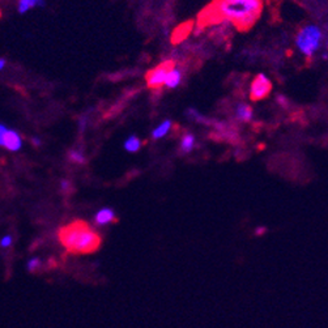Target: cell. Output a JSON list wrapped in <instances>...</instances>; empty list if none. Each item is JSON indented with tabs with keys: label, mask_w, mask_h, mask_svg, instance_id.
<instances>
[{
	"label": "cell",
	"mask_w": 328,
	"mask_h": 328,
	"mask_svg": "<svg viewBox=\"0 0 328 328\" xmlns=\"http://www.w3.org/2000/svg\"><path fill=\"white\" fill-rule=\"evenodd\" d=\"M263 0H213L198 16V29L229 21L236 29L246 32L259 20Z\"/></svg>",
	"instance_id": "cell-1"
},
{
	"label": "cell",
	"mask_w": 328,
	"mask_h": 328,
	"mask_svg": "<svg viewBox=\"0 0 328 328\" xmlns=\"http://www.w3.org/2000/svg\"><path fill=\"white\" fill-rule=\"evenodd\" d=\"M60 243L71 254H92L101 247L102 238L85 221L77 220L59 229Z\"/></svg>",
	"instance_id": "cell-2"
},
{
	"label": "cell",
	"mask_w": 328,
	"mask_h": 328,
	"mask_svg": "<svg viewBox=\"0 0 328 328\" xmlns=\"http://www.w3.org/2000/svg\"><path fill=\"white\" fill-rule=\"evenodd\" d=\"M322 41V30L315 25L302 28L297 34V46L306 56H313L319 49Z\"/></svg>",
	"instance_id": "cell-3"
},
{
	"label": "cell",
	"mask_w": 328,
	"mask_h": 328,
	"mask_svg": "<svg viewBox=\"0 0 328 328\" xmlns=\"http://www.w3.org/2000/svg\"><path fill=\"white\" fill-rule=\"evenodd\" d=\"M175 67V63L173 60H166V62L161 63L157 67H154L153 69L148 71L147 76H145V81L147 85L152 89H157L162 86L165 84L166 76L173 68Z\"/></svg>",
	"instance_id": "cell-4"
},
{
	"label": "cell",
	"mask_w": 328,
	"mask_h": 328,
	"mask_svg": "<svg viewBox=\"0 0 328 328\" xmlns=\"http://www.w3.org/2000/svg\"><path fill=\"white\" fill-rule=\"evenodd\" d=\"M271 90H272V83H271V80H269L266 75L259 74L252 80L251 86H250V98L254 102L264 100V98L268 97Z\"/></svg>",
	"instance_id": "cell-5"
},
{
	"label": "cell",
	"mask_w": 328,
	"mask_h": 328,
	"mask_svg": "<svg viewBox=\"0 0 328 328\" xmlns=\"http://www.w3.org/2000/svg\"><path fill=\"white\" fill-rule=\"evenodd\" d=\"M0 145L8 149V151L16 152L21 148L22 142H21V136L16 131L8 130V128H7L3 135V139H2V144Z\"/></svg>",
	"instance_id": "cell-6"
},
{
	"label": "cell",
	"mask_w": 328,
	"mask_h": 328,
	"mask_svg": "<svg viewBox=\"0 0 328 328\" xmlns=\"http://www.w3.org/2000/svg\"><path fill=\"white\" fill-rule=\"evenodd\" d=\"M112 221H115V213L110 208H104L96 215V222L98 225H106Z\"/></svg>",
	"instance_id": "cell-7"
},
{
	"label": "cell",
	"mask_w": 328,
	"mask_h": 328,
	"mask_svg": "<svg viewBox=\"0 0 328 328\" xmlns=\"http://www.w3.org/2000/svg\"><path fill=\"white\" fill-rule=\"evenodd\" d=\"M237 119L242 123H248L252 119V109L246 104H240L237 106Z\"/></svg>",
	"instance_id": "cell-8"
},
{
	"label": "cell",
	"mask_w": 328,
	"mask_h": 328,
	"mask_svg": "<svg viewBox=\"0 0 328 328\" xmlns=\"http://www.w3.org/2000/svg\"><path fill=\"white\" fill-rule=\"evenodd\" d=\"M180 79H182V74H180L179 69H177L174 67V68H173L172 71L169 72L168 76H166L165 85L168 86V88H170V89L177 88V86L179 85V83H180Z\"/></svg>",
	"instance_id": "cell-9"
},
{
	"label": "cell",
	"mask_w": 328,
	"mask_h": 328,
	"mask_svg": "<svg viewBox=\"0 0 328 328\" xmlns=\"http://www.w3.org/2000/svg\"><path fill=\"white\" fill-rule=\"evenodd\" d=\"M194 145H195V137L192 136L191 133H187L182 139V143H180V152L184 154L190 153L194 149Z\"/></svg>",
	"instance_id": "cell-10"
},
{
	"label": "cell",
	"mask_w": 328,
	"mask_h": 328,
	"mask_svg": "<svg viewBox=\"0 0 328 328\" xmlns=\"http://www.w3.org/2000/svg\"><path fill=\"white\" fill-rule=\"evenodd\" d=\"M191 27H192L191 22H189V24L180 25V27L174 32V36H173V42L175 43V42L183 41V39L187 37V34H189L190 30H191Z\"/></svg>",
	"instance_id": "cell-11"
},
{
	"label": "cell",
	"mask_w": 328,
	"mask_h": 328,
	"mask_svg": "<svg viewBox=\"0 0 328 328\" xmlns=\"http://www.w3.org/2000/svg\"><path fill=\"white\" fill-rule=\"evenodd\" d=\"M170 128H172V122L170 121L162 122V123H161L160 126L153 131V132H152V136H153V139H161V137H163L166 133L169 132Z\"/></svg>",
	"instance_id": "cell-12"
},
{
	"label": "cell",
	"mask_w": 328,
	"mask_h": 328,
	"mask_svg": "<svg viewBox=\"0 0 328 328\" xmlns=\"http://www.w3.org/2000/svg\"><path fill=\"white\" fill-rule=\"evenodd\" d=\"M43 4V0H20L18 3V12L25 13L29 9L34 8L37 6H42Z\"/></svg>",
	"instance_id": "cell-13"
},
{
	"label": "cell",
	"mask_w": 328,
	"mask_h": 328,
	"mask_svg": "<svg viewBox=\"0 0 328 328\" xmlns=\"http://www.w3.org/2000/svg\"><path fill=\"white\" fill-rule=\"evenodd\" d=\"M140 147H142V142H140L136 136L128 137V139L126 140V143H124V148H126V151L131 152V153L139 151Z\"/></svg>",
	"instance_id": "cell-14"
},
{
	"label": "cell",
	"mask_w": 328,
	"mask_h": 328,
	"mask_svg": "<svg viewBox=\"0 0 328 328\" xmlns=\"http://www.w3.org/2000/svg\"><path fill=\"white\" fill-rule=\"evenodd\" d=\"M68 157L74 163H79L80 165V163L85 162V157H84V154L80 151H71L68 153Z\"/></svg>",
	"instance_id": "cell-15"
},
{
	"label": "cell",
	"mask_w": 328,
	"mask_h": 328,
	"mask_svg": "<svg viewBox=\"0 0 328 328\" xmlns=\"http://www.w3.org/2000/svg\"><path fill=\"white\" fill-rule=\"evenodd\" d=\"M39 267H41V260L38 257H33V259L29 260V263H28V269H29L30 272H36Z\"/></svg>",
	"instance_id": "cell-16"
},
{
	"label": "cell",
	"mask_w": 328,
	"mask_h": 328,
	"mask_svg": "<svg viewBox=\"0 0 328 328\" xmlns=\"http://www.w3.org/2000/svg\"><path fill=\"white\" fill-rule=\"evenodd\" d=\"M11 243H12V237L7 236V237H4L3 240H2L0 246H2L3 248H6V247H9V246H11Z\"/></svg>",
	"instance_id": "cell-17"
},
{
	"label": "cell",
	"mask_w": 328,
	"mask_h": 328,
	"mask_svg": "<svg viewBox=\"0 0 328 328\" xmlns=\"http://www.w3.org/2000/svg\"><path fill=\"white\" fill-rule=\"evenodd\" d=\"M60 187H62L63 191H69L71 190V182L69 180H62Z\"/></svg>",
	"instance_id": "cell-18"
},
{
	"label": "cell",
	"mask_w": 328,
	"mask_h": 328,
	"mask_svg": "<svg viewBox=\"0 0 328 328\" xmlns=\"http://www.w3.org/2000/svg\"><path fill=\"white\" fill-rule=\"evenodd\" d=\"M6 130H7L6 126L0 124V144H2V139H3V135H4V132H6Z\"/></svg>",
	"instance_id": "cell-19"
},
{
	"label": "cell",
	"mask_w": 328,
	"mask_h": 328,
	"mask_svg": "<svg viewBox=\"0 0 328 328\" xmlns=\"http://www.w3.org/2000/svg\"><path fill=\"white\" fill-rule=\"evenodd\" d=\"M32 143H33V144H34V145H36V147H39V145H41V140H39L38 137H33Z\"/></svg>",
	"instance_id": "cell-20"
},
{
	"label": "cell",
	"mask_w": 328,
	"mask_h": 328,
	"mask_svg": "<svg viewBox=\"0 0 328 328\" xmlns=\"http://www.w3.org/2000/svg\"><path fill=\"white\" fill-rule=\"evenodd\" d=\"M264 231H266V228H260V229H256V234H263Z\"/></svg>",
	"instance_id": "cell-21"
},
{
	"label": "cell",
	"mask_w": 328,
	"mask_h": 328,
	"mask_svg": "<svg viewBox=\"0 0 328 328\" xmlns=\"http://www.w3.org/2000/svg\"><path fill=\"white\" fill-rule=\"evenodd\" d=\"M4 64H6V62H4V59H0V69L3 68Z\"/></svg>",
	"instance_id": "cell-22"
},
{
	"label": "cell",
	"mask_w": 328,
	"mask_h": 328,
	"mask_svg": "<svg viewBox=\"0 0 328 328\" xmlns=\"http://www.w3.org/2000/svg\"><path fill=\"white\" fill-rule=\"evenodd\" d=\"M0 16H2V12H0Z\"/></svg>",
	"instance_id": "cell-23"
}]
</instances>
